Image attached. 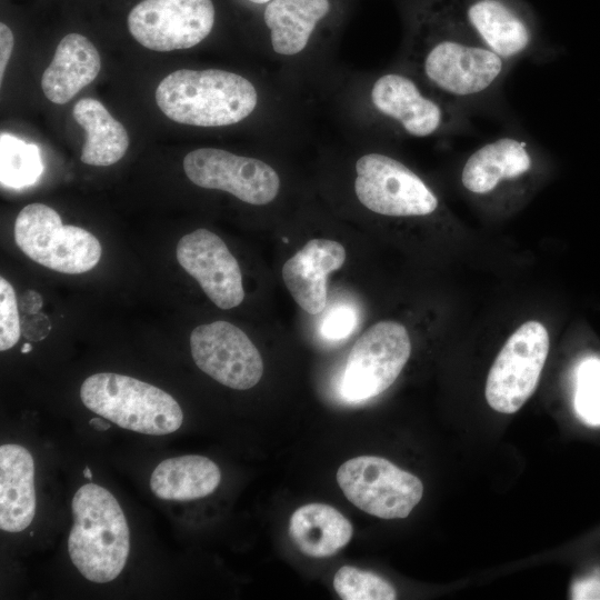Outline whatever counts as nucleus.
I'll return each mask as SVG.
<instances>
[{
	"mask_svg": "<svg viewBox=\"0 0 600 600\" xmlns=\"http://www.w3.org/2000/svg\"><path fill=\"white\" fill-rule=\"evenodd\" d=\"M363 101L377 123L400 137L426 139L469 129L467 110L430 91L402 67L373 77Z\"/></svg>",
	"mask_w": 600,
	"mask_h": 600,
	"instance_id": "obj_3",
	"label": "nucleus"
},
{
	"mask_svg": "<svg viewBox=\"0 0 600 600\" xmlns=\"http://www.w3.org/2000/svg\"><path fill=\"white\" fill-rule=\"evenodd\" d=\"M346 261L344 247L330 239L316 238L286 261L282 279L301 309L310 314L322 312L327 303L328 276Z\"/></svg>",
	"mask_w": 600,
	"mask_h": 600,
	"instance_id": "obj_18",
	"label": "nucleus"
},
{
	"mask_svg": "<svg viewBox=\"0 0 600 600\" xmlns=\"http://www.w3.org/2000/svg\"><path fill=\"white\" fill-rule=\"evenodd\" d=\"M573 598L578 599H600V580L592 579L583 581L574 587Z\"/></svg>",
	"mask_w": 600,
	"mask_h": 600,
	"instance_id": "obj_31",
	"label": "nucleus"
},
{
	"mask_svg": "<svg viewBox=\"0 0 600 600\" xmlns=\"http://www.w3.org/2000/svg\"><path fill=\"white\" fill-rule=\"evenodd\" d=\"M576 411L588 424H600V360L583 361L577 374Z\"/></svg>",
	"mask_w": 600,
	"mask_h": 600,
	"instance_id": "obj_26",
	"label": "nucleus"
},
{
	"mask_svg": "<svg viewBox=\"0 0 600 600\" xmlns=\"http://www.w3.org/2000/svg\"><path fill=\"white\" fill-rule=\"evenodd\" d=\"M479 39L510 62L531 56L539 43V24L524 0H460Z\"/></svg>",
	"mask_w": 600,
	"mask_h": 600,
	"instance_id": "obj_15",
	"label": "nucleus"
},
{
	"mask_svg": "<svg viewBox=\"0 0 600 600\" xmlns=\"http://www.w3.org/2000/svg\"><path fill=\"white\" fill-rule=\"evenodd\" d=\"M89 424L98 430V431H106L110 428V424L104 421L103 419H100V418H92L90 421H89Z\"/></svg>",
	"mask_w": 600,
	"mask_h": 600,
	"instance_id": "obj_33",
	"label": "nucleus"
},
{
	"mask_svg": "<svg viewBox=\"0 0 600 600\" xmlns=\"http://www.w3.org/2000/svg\"><path fill=\"white\" fill-rule=\"evenodd\" d=\"M34 462L22 446L0 447V528L7 532L23 531L36 513Z\"/></svg>",
	"mask_w": 600,
	"mask_h": 600,
	"instance_id": "obj_19",
	"label": "nucleus"
},
{
	"mask_svg": "<svg viewBox=\"0 0 600 600\" xmlns=\"http://www.w3.org/2000/svg\"><path fill=\"white\" fill-rule=\"evenodd\" d=\"M43 171L38 146L2 132L0 136V181L3 187L21 189L34 184Z\"/></svg>",
	"mask_w": 600,
	"mask_h": 600,
	"instance_id": "obj_24",
	"label": "nucleus"
},
{
	"mask_svg": "<svg viewBox=\"0 0 600 600\" xmlns=\"http://www.w3.org/2000/svg\"><path fill=\"white\" fill-rule=\"evenodd\" d=\"M351 522L334 507L309 503L299 507L289 520V537L310 558H329L351 540Z\"/></svg>",
	"mask_w": 600,
	"mask_h": 600,
	"instance_id": "obj_21",
	"label": "nucleus"
},
{
	"mask_svg": "<svg viewBox=\"0 0 600 600\" xmlns=\"http://www.w3.org/2000/svg\"><path fill=\"white\" fill-rule=\"evenodd\" d=\"M246 4L256 8L257 10L261 9L263 6L269 3L272 0H242Z\"/></svg>",
	"mask_w": 600,
	"mask_h": 600,
	"instance_id": "obj_34",
	"label": "nucleus"
},
{
	"mask_svg": "<svg viewBox=\"0 0 600 600\" xmlns=\"http://www.w3.org/2000/svg\"><path fill=\"white\" fill-rule=\"evenodd\" d=\"M14 241L34 262L68 274L93 269L102 252L92 233L77 226H63L58 212L43 203L28 204L19 212Z\"/></svg>",
	"mask_w": 600,
	"mask_h": 600,
	"instance_id": "obj_6",
	"label": "nucleus"
},
{
	"mask_svg": "<svg viewBox=\"0 0 600 600\" xmlns=\"http://www.w3.org/2000/svg\"><path fill=\"white\" fill-rule=\"evenodd\" d=\"M216 18L213 0H141L127 23L141 46L166 52L199 44L211 33Z\"/></svg>",
	"mask_w": 600,
	"mask_h": 600,
	"instance_id": "obj_11",
	"label": "nucleus"
},
{
	"mask_svg": "<svg viewBox=\"0 0 600 600\" xmlns=\"http://www.w3.org/2000/svg\"><path fill=\"white\" fill-rule=\"evenodd\" d=\"M357 321V312L351 306L339 304L326 313L320 326V332L328 340H341L352 333Z\"/></svg>",
	"mask_w": 600,
	"mask_h": 600,
	"instance_id": "obj_28",
	"label": "nucleus"
},
{
	"mask_svg": "<svg viewBox=\"0 0 600 600\" xmlns=\"http://www.w3.org/2000/svg\"><path fill=\"white\" fill-rule=\"evenodd\" d=\"M401 66L426 88L467 111L493 97L512 64L468 23L460 0H404Z\"/></svg>",
	"mask_w": 600,
	"mask_h": 600,
	"instance_id": "obj_1",
	"label": "nucleus"
},
{
	"mask_svg": "<svg viewBox=\"0 0 600 600\" xmlns=\"http://www.w3.org/2000/svg\"><path fill=\"white\" fill-rule=\"evenodd\" d=\"M183 170L198 187L226 191L253 206L272 202L281 186L271 164L219 148L192 150L183 159Z\"/></svg>",
	"mask_w": 600,
	"mask_h": 600,
	"instance_id": "obj_12",
	"label": "nucleus"
},
{
	"mask_svg": "<svg viewBox=\"0 0 600 600\" xmlns=\"http://www.w3.org/2000/svg\"><path fill=\"white\" fill-rule=\"evenodd\" d=\"M160 110L178 123L228 127L246 120L259 103L253 82L222 69H179L164 77L156 89Z\"/></svg>",
	"mask_w": 600,
	"mask_h": 600,
	"instance_id": "obj_2",
	"label": "nucleus"
},
{
	"mask_svg": "<svg viewBox=\"0 0 600 600\" xmlns=\"http://www.w3.org/2000/svg\"><path fill=\"white\" fill-rule=\"evenodd\" d=\"M347 7L348 0H272L258 11L271 51L296 58L334 30Z\"/></svg>",
	"mask_w": 600,
	"mask_h": 600,
	"instance_id": "obj_14",
	"label": "nucleus"
},
{
	"mask_svg": "<svg viewBox=\"0 0 600 600\" xmlns=\"http://www.w3.org/2000/svg\"><path fill=\"white\" fill-rule=\"evenodd\" d=\"M410 353L409 333L401 323H374L348 356L340 383L342 397L357 402L382 393L397 380Z\"/></svg>",
	"mask_w": 600,
	"mask_h": 600,
	"instance_id": "obj_9",
	"label": "nucleus"
},
{
	"mask_svg": "<svg viewBox=\"0 0 600 600\" xmlns=\"http://www.w3.org/2000/svg\"><path fill=\"white\" fill-rule=\"evenodd\" d=\"M533 147L522 138L503 134L477 148L461 169V184L471 194L488 197L532 173Z\"/></svg>",
	"mask_w": 600,
	"mask_h": 600,
	"instance_id": "obj_17",
	"label": "nucleus"
},
{
	"mask_svg": "<svg viewBox=\"0 0 600 600\" xmlns=\"http://www.w3.org/2000/svg\"><path fill=\"white\" fill-rule=\"evenodd\" d=\"M41 307L42 298L38 292L33 290H27L23 293L20 300V308L24 314L38 313L40 312Z\"/></svg>",
	"mask_w": 600,
	"mask_h": 600,
	"instance_id": "obj_32",
	"label": "nucleus"
},
{
	"mask_svg": "<svg viewBox=\"0 0 600 600\" xmlns=\"http://www.w3.org/2000/svg\"><path fill=\"white\" fill-rule=\"evenodd\" d=\"M13 33L4 23H0V80L2 81L7 63L13 49Z\"/></svg>",
	"mask_w": 600,
	"mask_h": 600,
	"instance_id": "obj_30",
	"label": "nucleus"
},
{
	"mask_svg": "<svg viewBox=\"0 0 600 600\" xmlns=\"http://www.w3.org/2000/svg\"><path fill=\"white\" fill-rule=\"evenodd\" d=\"M333 587L343 600H393L394 588L380 576L352 566L341 567L333 578Z\"/></svg>",
	"mask_w": 600,
	"mask_h": 600,
	"instance_id": "obj_25",
	"label": "nucleus"
},
{
	"mask_svg": "<svg viewBox=\"0 0 600 600\" xmlns=\"http://www.w3.org/2000/svg\"><path fill=\"white\" fill-rule=\"evenodd\" d=\"M100 68L101 58L93 43L80 33H68L42 74V91L51 102L67 103L97 78Z\"/></svg>",
	"mask_w": 600,
	"mask_h": 600,
	"instance_id": "obj_20",
	"label": "nucleus"
},
{
	"mask_svg": "<svg viewBox=\"0 0 600 600\" xmlns=\"http://www.w3.org/2000/svg\"><path fill=\"white\" fill-rule=\"evenodd\" d=\"M22 334L32 341H39L46 338L50 331V321L42 312L26 314L21 323Z\"/></svg>",
	"mask_w": 600,
	"mask_h": 600,
	"instance_id": "obj_29",
	"label": "nucleus"
},
{
	"mask_svg": "<svg viewBox=\"0 0 600 600\" xmlns=\"http://www.w3.org/2000/svg\"><path fill=\"white\" fill-rule=\"evenodd\" d=\"M72 513L68 538L72 563L89 581L114 580L130 550L129 527L119 502L106 488L87 483L73 496Z\"/></svg>",
	"mask_w": 600,
	"mask_h": 600,
	"instance_id": "obj_4",
	"label": "nucleus"
},
{
	"mask_svg": "<svg viewBox=\"0 0 600 600\" xmlns=\"http://www.w3.org/2000/svg\"><path fill=\"white\" fill-rule=\"evenodd\" d=\"M72 114L87 132L81 151L83 163L106 167L124 156L129 147L128 132L101 102L92 98L81 99L74 104Z\"/></svg>",
	"mask_w": 600,
	"mask_h": 600,
	"instance_id": "obj_23",
	"label": "nucleus"
},
{
	"mask_svg": "<svg viewBox=\"0 0 600 600\" xmlns=\"http://www.w3.org/2000/svg\"><path fill=\"white\" fill-rule=\"evenodd\" d=\"M82 403L114 424L143 434L177 431L183 421L179 403L166 391L132 377L101 372L81 384Z\"/></svg>",
	"mask_w": 600,
	"mask_h": 600,
	"instance_id": "obj_5",
	"label": "nucleus"
},
{
	"mask_svg": "<svg viewBox=\"0 0 600 600\" xmlns=\"http://www.w3.org/2000/svg\"><path fill=\"white\" fill-rule=\"evenodd\" d=\"M21 336L18 303L12 286L0 278V350L12 348Z\"/></svg>",
	"mask_w": 600,
	"mask_h": 600,
	"instance_id": "obj_27",
	"label": "nucleus"
},
{
	"mask_svg": "<svg viewBox=\"0 0 600 600\" xmlns=\"http://www.w3.org/2000/svg\"><path fill=\"white\" fill-rule=\"evenodd\" d=\"M336 478L351 503L382 519L407 518L423 494L418 477L376 456L347 460Z\"/></svg>",
	"mask_w": 600,
	"mask_h": 600,
	"instance_id": "obj_8",
	"label": "nucleus"
},
{
	"mask_svg": "<svg viewBox=\"0 0 600 600\" xmlns=\"http://www.w3.org/2000/svg\"><path fill=\"white\" fill-rule=\"evenodd\" d=\"M176 254L180 266L217 307L232 309L242 302L240 267L220 237L207 229H197L179 240Z\"/></svg>",
	"mask_w": 600,
	"mask_h": 600,
	"instance_id": "obj_16",
	"label": "nucleus"
},
{
	"mask_svg": "<svg viewBox=\"0 0 600 600\" xmlns=\"http://www.w3.org/2000/svg\"><path fill=\"white\" fill-rule=\"evenodd\" d=\"M221 472L210 459L187 454L161 461L150 478V489L160 499L189 501L211 494Z\"/></svg>",
	"mask_w": 600,
	"mask_h": 600,
	"instance_id": "obj_22",
	"label": "nucleus"
},
{
	"mask_svg": "<svg viewBox=\"0 0 600 600\" xmlns=\"http://www.w3.org/2000/svg\"><path fill=\"white\" fill-rule=\"evenodd\" d=\"M83 476L88 479H91L92 478V473L89 469V467H86L84 470H83Z\"/></svg>",
	"mask_w": 600,
	"mask_h": 600,
	"instance_id": "obj_36",
	"label": "nucleus"
},
{
	"mask_svg": "<svg viewBox=\"0 0 600 600\" xmlns=\"http://www.w3.org/2000/svg\"><path fill=\"white\" fill-rule=\"evenodd\" d=\"M549 352V334L538 321L521 324L507 340L487 378L486 399L501 413H514L534 392Z\"/></svg>",
	"mask_w": 600,
	"mask_h": 600,
	"instance_id": "obj_10",
	"label": "nucleus"
},
{
	"mask_svg": "<svg viewBox=\"0 0 600 600\" xmlns=\"http://www.w3.org/2000/svg\"><path fill=\"white\" fill-rule=\"evenodd\" d=\"M190 349L197 367L229 388L247 390L262 377L263 362L258 349L230 322L198 326L191 332Z\"/></svg>",
	"mask_w": 600,
	"mask_h": 600,
	"instance_id": "obj_13",
	"label": "nucleus"
},
{
	"mask_svg": "<svg viewBox=\"0 0 600 600\" xmlns=\"http://www.w3.org/2000/svg\"><path fill=\"white\" fill-rule=\"evenodd\" d=\"M32 350V346L30 343H24L21 348L22 353H28Z\"/></svg>",
	"mask_w": 600,
	"mask_h": 600,
	"instance_id": "obj_35",
	"label": "nucleus"
},
{
	"mask_svg": "<svg viewBox=\"0 0 600 600\" xmlns=\"http://www.w3.org/2000/svg\"><path fill=\"white\" fill-rule=\"evenodd\" d=\"M354 171L356 197L373 213L393 218L427 217L439 209V199L429 184L389 153L361 154Z\"/></svg>",
	"mask_w": 600,
	"mask_h": 600,
	"instance_id": "obj_7",
	"label": "nucleus"
}]
</instances>
